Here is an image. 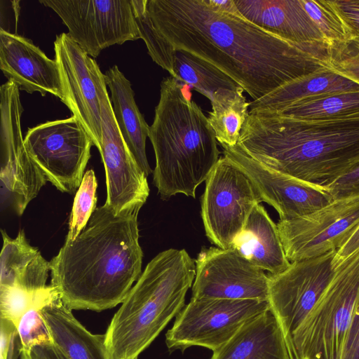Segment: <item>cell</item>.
I'll return each instance as SVG.
<instances>
[{
  "label": "cell",
  "mask_w": 359,
  "mask_h": 359,
  "mask_svg": "<svg viewBox=\"0 0 359 359\" xmlns=\"http://www.w3.org/2000/svg\"><path fill=\"white\" fill-rule=\"evenodd\" d=\"M146 11L173 52L183 50L212 65L253 100L330 67L328 45L288 41L241 15L215 12L202 0H146Z\"/></svg>",
  "instance_id": "1"
},
{
  "label": "cell",
  "mask_w": 359,
  "mask_h": 359,
  "mask_svg": "<svg viewBox=\"0 0 359 359\" xmlns=\"http://www.w3.org/2000/svg\"><path fill=\"white\" fill-rule=\"evenodd\" d=\"M140 208L116 213L104 203L75 240H65L50 262V285L68 308L100 312L125 299L142 273Z\"/></svg>",
  "instance_id": "2"
},
{
  "label": "cell",
  "mask_w": 359,
  "mask_h": 359,
  "mask_svg": "<svg viewBox=\"0 0 359 359\" xmlns=\"http://www.w3.org/2000/svg\"><path fill=\"white\" fill-rule=\"evenodd\" d=\"M238 144L269 168L325 187L359 163V119L311 121L249 113Z\"/></svg>",
  "instance_id": "3"
},
{
  "label": "cell",
  "mask_w": 359,
  "mask_h": 359,
  "mask_svg": "<svg viewBox=\"0 0 359 359\" xmlns=\"http://www.w3.org/2000/svg\"><path fill=\"white\" fill-rule=\"evenodd\" d=\"M149 137L156 157L153 182L161 199L177 194L195 198L220 152L208 117L172 76L161 83Z\"/></svg>",
  "instance_id": "4"
},
{
  "label": "cell",
  "mask_w": 359,
  "mask_h": 359,
  "mask_svg": "<svg viewBox=\"0 0 359 359\" xmlns=\"http://www.w3.org/2000/svg\"><path fill=\"white\" fill-rule=\"evenodd\" d=\"M195 276V260L184 249L170 248L156 255L104 333L108 359L138 358L186 305Z\"/></svg>",
  "instance_id": "5"
},
{
  "label": "cell",
  "mask_w": 359,
  "mask_h": 359,
  "mask_svg": "<svg viewBox=\"0 0 359 359\" xmlns=\"http://www.w3.org/2000/svg\"><path fill=\"white\" fill-rule=\"evenodd\" d=\"M335 269L323 294L293 334L294 359H342L359 302V250Z\"/></svg>",
  "instance_id": "6"
},
{
  "label": "cell",
  "mask_w": 359,
  "mask_h": 359,
  "mask_svg": "<svg viewBox=\"0 0 359 359\" xmlns=\"http://www.w3.org/2000/svg\"><path fill=\"white\" fill-rule=\"evenodd\" d=\"M270 309L268 301L191 298L165 334L170 353L191 346L215 351L248 320Z\"/></svg>",
  "instance_id": "7"
},
{
  "label": "cell",
  "mask_w": 359,
  "mask_h": 359,
  "mask_svg": "<svg viewBox=\"0 0 359 359\" xmlns=\"http://www.w3.org/2000/svg\"><path fill=\"white\" fill-rule=\"evenodd\" d=\"M262 201L251 180L223 156L205 181L201 217L208 238L218 248L232 247L253 208Z\"/></svg>",
  "instance_id": "8"
},
{
  "label": "cell",
  "mask_w": 359,
  "mask_h": 359,
  "mask_svg": "<svg viewBox=\"0 0 359 359\" xmlns=\"http://www.w3.org/2000/svg\"><path fill=\"white\" fill-rule=\"evenodd\" d=\"M24 144L47 181L62 192L78 190L94 144L74 115L29 128Z\"/></svg>",
  "instance_id": "9"
},
{
  "label": "cell",
  "mask_w": 359,
  "mask_h": 359,
  "mask_svg": "<svg viewBox=\"0 0 359 359\" xmlns=\"http://www.w3.org/2000/svg\"><path fill=\"white\" fill-rule=\"evenodd\" d=\"M67 27V35L97 57L111 46L140 39L130 0H42Z\"/></svg>",
  "instance_id": "10"
},
{
  "label": "cell",
  "mask_w": 359,
  "mask_h": 359,
  "mask_svg": "<svg viewBox=\"0 0 359 359\" xmlns=\"http://www.w3.org/2000/svg\"><path fill=\"white\" fill-rule=\"evenodd\" d=\"M337 250L294 261L283 271L269 273L268 302L292 355L294 332L332 281ZM294 359V358H293Z\"/></svg>",
  "instance_id": "11"
},
{
  "label": "cell",
  "mask_w": 359,
  "mask_h": 359,
  "mask_svg": "<svg viewBox=\"0 0 359 359\" xmlns=\"http://www.w3.org/2000/svg\"><path fill=\"white\" fill-rule=\"evenodd\" d=\"M0 179L2 191L16 214L27 206L47 180L29 154L21 131L20 89L7 81L0 87Z\"/></svg>",
  "instance_id": "12"
},
{
  "label": "cell",
  "mask_w": 359,
  "mask_h": 359,
  "mask_svg": "<svg viewBox=\"0 0 359 359\" xmlns=\"http://www.w3.org/2000/svg\"><path fill=\"white\" fill-rule=\"evenodd\" d=\"M359 224V195L332 201L303 217L277 224L290 262L339 250Z\"/></svg>",
  "instance_id": "13"
},
{
  "label": "cell",
  "mask_w": 359,
  "mask_h": 359,
  "mask_svg": "<svg viewBox=\"0 0 359 359\" xmlns=\"http://www.w3.org/2000/svg\"><path fill=\"white\" fill-rule=\"evenodd\" d=\"M97 91L102 124L101 142L97 149L105 170V204L116 213L142 208L149 194L147 177L128 149L116 125L104 74L98 81Z\"/></svg>",
  "instance_id": "14"
},
{
  "label": "cell",
  "mask_w": 359,
  "mask_h": 359,
  "mask_svg": "<svg viewBox=\"0 0 359 359\" xmlns=\"http://www.w3.org/2000/svg\"><path fill=\"white\" fill-rule=\"evenodd\" d=\"M195 263L191 298L268 301V274L233 248H204Z\"/></svg>",
  "instance_id": "15"
},
{
  "label": "cell",
  "mask_w": 359,
  "mask_h": 359,
  "mask_svg": "<svg viewBox=\"0 0 359 359\" xmlns=\"http://www.w3.org/2000/svg\"><path fill=\"white\" fill-rule=\"evenodd\" d=\"M54 50L63 87L62 102L83 125L98 149L102 124L97 90L103 73L96 61L67 33L56 36Z\"/></svg>",
  "instance_id": "16"
},
{
  "label": "cell",
  "mask_w": 359,
  "mask_h": 359,
  "mask_svg": "<svg viewBox=\"0 0 359 359\" xmlns=\"http://www.w3.org/2000/svg\"><path fill=\"white\" fill-rule=\"evenodd\" d=\"M221 146L224 156L248 175L262 201L276 209L280 220L303 217L332 201L323 187L267 168L248 155L238 144Z\"/></svg>",
  "instance_id": "17"
},
{
  "label": "cell",
  "mask_w": 359,
  "mask_h": 359,
  "mask_svg": "<svg viewBox=\"0 0 359 359\" xmlns=\"http://www.w3.org/2000/svg\"><path fill=\"white\" fill-rule=\"evenodd\" d=\"M0 69L8 81L29 93H50L62 101L63 87L58 65L33 42L17 34L0 30Z\"/></svg>",
  "instance_id": "18"
},
{
  "label": "cell",
  "mask_w": 359,
  "mask_h": 359,
  "mask_svg": "<svg viewBox=\"0 0 359 359\" xmlns=\"http://www.w3.org/2000/svg\"><path fill=\"white\" fill-rule=\"evenodd\" d=\"M241 15L255 25L298 44L327 43L301 0H234Z\"/></svg>",
  "instance_id": "19"
},
{
  "label": "cell",
  "mask_w": 359,
  "mask_h": 359,
  "mask_svg": "<svg viewBox=\"0 0 359 359\" xmlns=\"http://www.w3.org/2000/svg\"><path fill=\"white\" fill-rule=\"evenodd\" d=\"M210 359H293L270 309L245 323Z\"/></svg>",
  "instance_id": "20"
},
{
  "label": "cell",
  "mask_w": 359,
  "mask_h": 359,
  "mask_svg": "<svg viewBox=\"0 0 359 359\" xmlns=\"http://www.w3.org/2000/svg\"><path fill=\"white\" fill-rule=\"evenodd\" d=\"M231 248L271 274L279 273L290 264L277 224L260 204L253 208Z\"/></svg>",
  "instance_id": "21"
},
{
  "label": "cell",
  "mask_w": 359,
  "mask_h": 359,
  "mask_svg": "<svg viewBox=\"0 0 359 359\" xmlns=\"http://www.w3.org/2000/svg\"><path fill=\"white\" fill-rule=\"evenodd\" d=\"M106 85L111 91L114 116L128 149L147 177L152 170L146 154V140L149 126L140 111L130 81L116 65L104 74Z\"/></svg>",
  "instance_id": "22"
},
{
  "label": "cell",
  "mask_w": 359,
  "mask_h": 359,
  "mask_svg": "<svg viewBox=\"0 0 359 359\" xmlns=\"http://www.w3.org/2000/svg\"><path fill=\"white\" fill-rule=\"evenodd\" d=\"M0 287H14L28 292L45 288L50 271V262L30 245L23 229L12 238L1 230Z\"/></svg>",
  "instance_id": "23"
},
{
  "label": "cell",
  "mask_w": 359,
  "mask_h": 359,
  "mask_svg": "<svg viewBox=\"0 0 359 359\" xmlns=\"http://www.w3.org/2000/svg\"><path fill=\"white\" fill-rule=\"evenodd\" d=\"M53 342L69 359H108L104 334L88 331L58 297L41 309Z\"/></svg>",
  "instance_id": "24"
},
{
  "label": "cell",
  "mask_w": 359,
  "mask_h": 359,
  "mask_svg": "<svg viewBox=\"0 0 359 359\" xmlns=\"http://www.w3.org/2000/svg\"><path fill=\"white\" fill-rule=\"evenodd\" d=\"M354 90H359L358 83L327 67L290 81L250 102L249 113L273 112L308 99Z\"/></svg>",
  "instance_id": "25"
},
{
  "label": "cell",
  "mask_w": 359,
  "mask_h": 359,
  "mask_svg": "<svg viewBox=\"0 0 359 359\" xmlns=\"http://www.w3.org/2000/svg\"><path fill=\"white\" fill-rule=\"evenodd\" d=\"M273 113L285 117L311 121L359 119V90L308 99Z\"/></svg>",
  "instance_id": "26"
},
{
  "label": "cell",
  "mask_w": 359,
  "mask_h": 359,
  "mask_svg": "<svg viewBox=\"0 0 359 359\" xmlns=\"http://www.w3.org/2000/svg\"><path fill=\"white\" fill-rule=\"evenodd\" d=\"M243 91L242 87L219 89L212 95V111L208 119L220 145L233 147L238 143L250 103L247 102Z\"/></svg>",
  "instance_id": "27"
},
{
  "label": "cell",
  "mask_w": 359,
  "mask_h": 359,
  "mask_svg": "<svg viewBox=\"0 0 359 359\" xmlns=\"http://www.w3.org/2000/svg\"><path fill=\"white\" fill-rule=\"evenodd\" d=\"M172 69V76L191 86L210 100L219 89L236 90L241 87L212 65L183 50H175Z\"/></svg>",
  "instance_id": "28"
},
{
  "label": "cell",
  "mask_w": 359,
  "mask_h": 359,
  "mask_svg": "<svg viewBox=\"0 0 359 359\" xmlns=\"http://www.w3.org/2000/svg\"><path fill=\"white\" fill-rule=\"evenodd\" d=\"M60 295L50 284L36 292L18 287H0V318L10 321L17 327L22 316L30 309H41Z\"/></svg>",
  "instance_id": "29"
},
{
  "label": "cell",
  "mask_w": 359,
  "mask_h": 359,
  "mask_svg": "<svg viewBox=\"0 0 359 359\" xmlns=\"http://www.w3.org/2000/svg\"><path fill=\"white\" fill-rule=\"evenodd\" d=\"M329 47L348 43L353 40L347 26L335 10L332 1L301 0Z\"/></svg>",
  "instance_id": "30"
},
{
  "label": "cell",
  "mask_w": 359,
  "mask_h": 359,
  "mask_svg": "<svg viewBox=\"0 0 359 359\" xmlns=\"http://www.w3.org/2000/svg\"><path fill=\"white\" fill-rule=\"evenodd\" d=\"M97 187V182L94 171L87 170L74 197L65 240H75L86 228L96 209Z\"/></svg>",
  "instance_id": "31"
},
{
  "label": "cell",
  "mask_w": 359,
  "mask_h": 359,
  "mask_svg": "<svg viewBox=\"0 0 359 359\" xmlns=\"http://www.w3.org/2000/svg\"><path fill=\"white\" fill-rule=\"evenodd\" d=\"M17 332L20 349L28 351L34 346L53 341L40 309L28 310L20 318Z\"/></svg>",
  "instance_id": "32"
},
{
  "label": "cell",
  "mask_w": 359,
  "mask_h": 359,
  "mask_svg": "<svg viewBox=\"0 0 359 359\" xmlns=\"http://www.w3.org/2000/svg\"><path fill=\"white\" fill-rule=\"evenodd\" d=\"M329 66L359 84V42L335 45L329 49Z\"/></svg>",
  "instance_id": "33"
},
{
  "label": "cell",
  "mask_w": 359,
  "mask_h": 359,
  "mask_svg": "<svg viewBox=\"0 0 359 359\" xmlns=\"http://www.w3.org/2000/svg\"><path fill=\"white\" fill-rule=\"evenodd\" d=\"M332 201L359 195V163L323 187Z\"/></svg>",
  "instance_id": "34"
},
{
  "label": "cell",
  "mask_w": 359,
  "mask_h": 359,
  "mask_svg": "<svg viewBox=\"0 0 359 359\" xmlns=\"http://www.w3.org/2000/svg\"><path fill=\"white\" fill-rule=\"evenodd\" d=\"M0 325L1 359H16L20 346L17 327L3 318H0Z\"/></svg>",
  "instance_id": "35"
},
{
  "label": "cell",
  "mask_w": 359,
  "mask_h": 359,
  "mask_svg": "<svg viewBox=\"0 0 359 359\" xmlns=\"http://www.w3.org/2000/svg\"><path fill=\"white\" fill-rule=\"evenodd\" d=\"M332 3L350 32L359 42V0H335Z\"/></svg>",
  "instance_id": "36"
},
{
  "label": "cell",
  "mask_w": 359,
  "mask_h": 359,
  "mask_svg": "<svg viewBox=\"0 0 359 359\" xmlns=\"http://www.w3.org/2000/svg\"><path fill=\"white\" fill-rule=\"evenodd\" d=\"M342 359H359V302L347 331Z\"/></svg>",
  "instance_id": "37"
},
{
  "label": "cell",
  "mask_w": 359,
  "mask_h": 359,
  "mask_svg": "<svg viewBox=\"0 0 359 359\" xmlns=\"http://www.w3.org/2000/svg\"><path fill=\"white\" fill-rule=\"evenodd\" d=\"M20 359H69L53 341L34 346L28 351L20 349Z\"/></svg>",
  "instance_id": "38"
},
{
  "label": "cell",
  "mask_w": 359,
  "mask_h": 359,
  "mask_svg": "<svg viewBox=\"0 0 359 359\" xmlns=\"http://www.w3.org/2000/svg\"><path fill=\"white\" fill-rule=\"evenodd\" d=\"M359 250V224L347 241L337 250L333 259V267L336 269L344 260Z\"/></svg>",
  "instance_id": "39"
},
{
  "label": "cell",
  "mask_w": 359,
  "mask_h": 359,
  "mask_svg": "<svg viewBox=\"0 0 359 359\" xmlns=\"http://www.w3.org/2000/svg\"><path fill=\"white\" fill-rule=\"evenodd\" d=\"M202 1L215 12L235 15H241L234 0H202Z\"/></svg>",
  "instance_id": "40"
},
{
  "label": "cell",
  "mask_w": 359,
  "mask_h": 359,
  "mask_svg": "<svg viewBox=\"0 0 359 359\" xmlns=\"http://www.w3.org/2000/svg\"><path fill=\"white\" fill-rule=\"evenodd\" d=\"M133 359H138V358H133Z\"/></svg>",
  "instance_id": "41"
}]
</instances>
